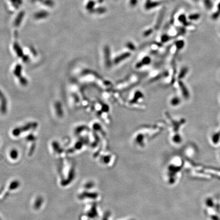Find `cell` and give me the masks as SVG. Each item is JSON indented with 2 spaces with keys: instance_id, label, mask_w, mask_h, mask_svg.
<instances>
[{
  "instance_id": "obj_1",
  "label": "cell",
  "mask_w": 220,
  "mask_h": 220,
  "mask_svg": "<svg viewBox=\"0 0 220 220\" xmlns=\"http://www.w3.org/2000/svg\"><path fill=\"white\" fill-rule=\"evenodd\" d=\"M169 0H162V1H153V0H146L144 4V9L146 10H150L158 7L164 4L169 2Z\"/></svg>"
},
{
  "instance_id": "obj_2",
  "label": "cell",
  "mask_w": 220,
  "mask_h": 220,
  "mask_svg": "<svg viewBox=\"0 0 220 220\" xmlns=\"http://www.w3.org/2000/svg\"><path fill=\"white\" fill-rule=\"evenodd\" d=\"M165 9H163L162 11H160L159 15L158 16V19H156V27H158L161 25L162 23V21L164 19V16H165Z\"/></svg>"
},
{
  "instance_id": "obj_3",
  "label": "cell",
  "mask_w": 220,
  "mask_h": 220,
  "mask_svg": "<svg viewBox=\"0 0 220 220\" xmlns=\"http://www.w3.org/2000/svg\"><path fill=\"white\" fill-rule=\"evenodd\" d=\"M107 11V9L105 7L100 6L98 7V8L95 10V12L98 15H104L106 13Z\"/></svg>"
},
{
  "instance_id": "obj_4",
  "label": "cell",
  "mask_w": 220,
  "mask_h": 220,
  "mask_svg": "<svg viewBox=\"0 0 220 220\" xmlns=\"http://www.w3.org/2000/svg\"><path fill=\"white\" fill-rule=\"evenodd\" d=\"M129 5L131 8H134L137 6L138 3V0H129Z\"/></svg>"
},
{
  "instance_id": "obj_5",
  "label": "cell",
  "mask_w": 220,
  "mask_h": 220,
  "mask_svg": "<svg viewBox=\"0 0 220 220\" xmlns=\"http://www.w3.org/2000/svg\"><path fill=\"white\" fill-rule=\"evenodd\" d=\"M10 156L11 158L15 159L18 156V154H17V152L16 150H13L12 152H11Z\"/></svg>"
}]
</instances>
